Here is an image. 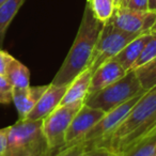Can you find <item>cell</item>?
Instances as JSON below:
<instances>
[{
    "label": "cell",
    "instance_id": "obj_29",
    "mask_svg": "<svg viewBox=\"0 0 156 156\" xmlns=\"http://www.w3.org/2000/svg\"><path fill=\"white\" fill-rule=\"evenodd\" d=\"M155 124H156V115H155V117H154V119H153V121H152V123L151 124H150V125H149V127H147V130H145V132L144 133H143V135H144L145 134V133H147V130H149L150 129V128H151L152 127V126H153V125H155ZM143 135H142V136H143ZM142 136H141V137H142ZM141 137H140V138H141ZM137 141V140H136Z\"/></svg>",
    "mask_w": 156,
    "mask_h": 156
},
{
    "label": "cell",
    "instance_id": "obj_28",
    "mask_svg": "<svg viewBox=\"0 0 156 156\" xmlns=\"http://www.w3.org/2000/svg\"><path fill=\"white\" fill-rule=\"evenodd\" d=\"M153 133H156V124H155V125L152 126V127L150 128V129L147 130V132L145 133V134L143 135V136H145V135H147V134H153ZM143 136H142V137H143ZM139 139H140V138H139Z\"/></svg>",
    "mask_w": 156,
    "mask_h": 156
},
{
    "label": "cell",
    "instance_id": "obj_1",
    "mask_svg": "<svg viewBox=\"0 0 156 156\" xmlns=\"http://www.w3.org/2000/svg\"><path fill=\"white\" fill-rule=\"evenodd\" d=\"M104 24L93 15L87 1L77 34L67 56L51 81L54 86L69 85L80 73L89 66L94 47Z\"/></svg>",
    "mask_w": 156,
    "mask_h": 156
},
{
    "label": "cell",
    "instance_id": "obj_19",
    "mask_svg": "<svg viewBox=\"0 0 156 156\" xmlns=\"http://www.w3.org/2000/svg\"><path fill=\"white\" fill-rule=\"evenodd\" d=\"M134 71L144 91H149L156 86V57Z\"/></svg>",
    "mask_w": 156,
    "mask_h": 156
},
{
    "label": "cell",
    "instance_id": "obj_10",
    "mask_svg": "<svg viewBox=\"0 0 156 156\" xmlns=\"http://www.w3.org/2000/svg\"><path fill=\"white\" fill-rule=\"evenodd\" d=\"M67 87L69 85L54 86L51 83L48 85L47 89L42 94L40 100L25 120H43L45 117H47L60 105Z\"/></svg>",
    "mask_w": 156,
    "mask_h": 156
},
{
    "label": "cell",
    "instance_id": "obj_5",
    "mask_svg": "<svg viewBox=\"0 0 156 156\" xmlns=\"http://www.w3.org/2000/svg\"><path fill=\"white\" fill-rule=\"evenodd\" d=\"M85 104L83 102L59 105L54 111L42 120V130L45 137L49 156L64 149L65 134L73 118Z\"/></svg>",
    "mask_w": 156,
    "mask_h": 156
},
{
    "label": "cell",
    "instance_id": "obj_2",
    "mask_svg": "<svg viewBox=\"0 0 156 156\" xmlns=\"http://www.w3.org/2000/svg\"><path fill=\"white\" fill-rule=\"evenodd\" d=\"M156 115V86L147 91L134 105L120 125L95 143L93 147H105L122 153L147 130Z\"/></svg>",
    "mask_w": 156,
    "mask_h": 156
},
{
    "label": "cell",
    "instance_id": "obj_20",
    "mask_svg": "<svg viewBox=\"0 0 156 156\" xmlns=\"http://www.w3.org/2000/svg\"><path fill=\"white\" fill-rule=\"evenodd\" d=\"M156 57V33H151V37L147 42V44L143 47L139 58L135 62L133 69H136L138 67L142 66L143 64L147 63Z\"/></svg>",
    "mask_w": 156,
    "mask_h": 156
},
{
    "label": "cell",
    "instance_id": "obj_25",
    "mask_svg": "<svg viewBox=\"0 0 156 156\" xmlns=\"http://www.w3.org/2000/svg\"><path fill=\"white\" fill-rule=\"evenodd\" d=\"M7 141H8V127L0 129V156H5L7 154Z\"/></svg>",
    "mask_w": 156,
    "mask_h": 156
},
{
    "label": "cell",
    "instance_id": "obj_30",
    "mask_svg": "<svg viewBox=\"0 0 156 156\" xmlns=\"http://www.w3.org/2000/svg\"><path fill=\"white\" fill-rule=\"evenodd\" d=\"M108 156H122V153H119V152H109Z\"/></svg>",
    "mask_w": 156,
    "mask_h": 156
},
{
    "label": "cell",
    "instance_id": "obj_34",
    "mask_svg": "<svg viewBox=\"0 0 156 156\" xmlns=\"http://www.w3.org/2000/svg\"><path fill=\"white\" fill-rule=\"evenodd\" d=\"M5 1H7V0H0V5H2V3L5 2Z\"/></svg>",
    "mask_w": 156,
    "mask_h": 156
},
{
    "label": "cell",
    "instance_id": "obj_23",
    "mask_svg": "<svg viewBox=\"0 0 156 156\" xmlns=\"http://www.w3.org/2000/svg\"><path fill=\"white\" fill-rule=\"evenodd\" d=\"M13 58L14 57H12L9 52L5 51V50L0 48V75L5 76L8 65H9V63L11 62Z\"/></svg>",
    "mask_w": 156,
    "mask_h": 156
},
{
    "label": "cell",
    "instance_id": "obj_31",
    "mask_svg": "<svg viewBox=\"0 0 156 156\" xmlns=\"http://www.w3.org/2000/svg\"><path fill=\"white\" fill-rule=\"evenodd\" d=\"M150 33H156V20H155V23H154L153 27L151 28V31H150Z\"/></svg>",
    "mask_w": 156,
    "mask_h": 156
},
{
    "label": "cell",
    "instance_id": "obj_9",
    "mask_svg": "<svg viewBox=\"0 0 156 156\" xmlns=\"http://www.w3.org/2000/svg\"><path fill=\"white\" fill-rule=\"evenodd\" d=\"M105 112L100 109L92 108L83 104L75 117L65 134V147H69L81 142L87 133L104 117Z\"/></svg>",
    "mask_w": 156,
    "mask_h": 156
},
{
    "label": "cell",
    "instance_id": "obj_35",
    "mask_svg": "<svg viewBox=\"0 0 156 156\" xmlns=\"http://www.w3.org/2000/svg\"><path fill=\"white\" fill-rule=\"evenodd\" d=\"M121 1H122V0H121ZM120 5H121V3H120Z\"/></svg>",
    "mask_w": 156,
    "mask_h": 156
},
{
    "label": "cell",
    "instance_id": "obj_24",
    "mask_svg": "<svg viewBox=\"0 0 156 156\" xmlns=\"http://www.w3.org/2000/svg\"><path fill=\"white\" fill-rule=\"evenodd\" d=\"M126 8L136 11H149V0H129Z\"/></svg>",
    "mask_w": 156,
    "mask_h": 156
},
{
    "label": "cell",
    "instance_id": "obj_27",
    "mask_svg": "<svg viewBox=\"0 0 156 156\" xmlns=\"http://www.w3.org/2000/svg\"><path fill=\"white\" fill-rule=\"evenodd\" d=\"M149 11L156 12V0H149Z\"/></svg>",
    "mask_w": 156,
    "mask_h": 156
},
{
    "label": "cell",
    "instance_id": "obj_21",
    "mask_svg": "<svg viewBox=\"0 0 156 156\" xmlns=\"http://www.w3.org/2000/svg\"><path fill=\"white\" fill-rule=\"evenodd\" d=\"M13 89L5 76L0 75V104L9 105L13 100Z\"/></svg>",
    "mask_w": 156,
    "mask_h": 156
},
{
    "label": "cell",
    "instance_id": "obj_12",
    "mask_svg": "<svg viewBox=\"0 0 156 156\" xmlns=\"http://www.w3.org/2000/svg\"><path fill=\"white\" fill-rule=\"evenodd\" d=\"M47 86H37V87L14 88L13 100L18 113V120H25L28 113L33 109L42 94L47 89Z\"/></svg>",
    "mask_w": 156,
    "mask_h": 156
},
{
    "label": "cell",
    "instance_id": "obj_13",
    "mask_svg": "<svg viewBox=\"0 0 156 156\" xmlns=\"http://www.w3.org/2000/svg\"><path fill=\"white\" fill-rule=\"evenodd\" d=\"M92 73L89 69H85L72 81L67 87L64 95L60 102V105L74 104V103L83 102L88 95V91L91 83Z\"/></svg>",
    "mask_w": 156,
    "mask_h": 156
},
{
    "label": "cell",
    "instance_id": "obj_4",
    "mask_svg": "<svg viewBox=\"0 0 156 156\" xmlns=\"http://www.w3.org/2000/svg\"><path fill=\"white\" fill-rule=\"evenodd\" d=\"M142 92L147 91L141 87L136 72L130 69L111 85L87 95L85 105L100 109L106 113Z\"/></svg>",
    "mask_w": 156,
    "mask_h": 156
},
{
    "label": "cell",
    "instance_id": "obj_15",
    "mask_svg": "<svg viewBox=\"0 0 156 156\" xmlns=\"http://www.w3.org/2000/svg\"><path fill=\"white\" fill-rule=\"evenodd\" d=\"M5 77L13 88H27L30 86V71L15 58L8 65Z\"/></svg>",
    "mask_w": 156,
    "mask_h": 156
},
{
    "label": "cell",
    "instance_id": "obj_18",
    "mask_svg": "<svg viewBox=\"0 0 156 156\" xmlns=\"http://www.w3.org/2000/svg\"><path fill=\"white\" fill-rule=\"evenodd\" d=\"M93 12V15L98 20L106 24L112 17L115 10L117 9L115 0H87Z\"/></svg>",
    "mask_w": 156,
    "mask_h": 156
},
{
    "label": "cell",
    "instance_id": "obj_14",
    "mask_svg": "<svg viewBox=\"0 0 156 156\" xmlns=\"http://www.w3.org/2000/svg\"><path fill=\"white\" fill-rule=\"evenodd\" d=\"M150 37H151V33H144V34H141L139 37H137L132 42H129L113 58V60L117 61L125 71L128 72L130 69H133L135 62L139 58L143 47L147 44V42L150 40Z\"/></svg>",
    "mask_w": 156,
    "mask_h": 156
},
{
    "label": "cell",
    "instance_id": "obj_33",
    "mask_svg": "<svg viewBox=\"0 0 156 156\" xmlns=\"http://www.w3.org/2000/svg\"><path fill=\"white\" fill-rule=\"evenodd\" d=\"M115 7L119 8L120 7V3H121V0H115Z\"/></svg>",
    "mask_w": 156,
    "mask_h": 156
},
{
    "label": "cell",
    "instance_id": "obj_3",
    "mask_svg": "<svg viewBox=\"0 0 156 156\" xmlns=\"http://www.w3.org/2000/svg\"><path fill=\"white\" fill-rule=\"evenodd\" d=\"M5 156H49L42 120H17L9 126Z\"/></svg>",
    "mask_w": 156,
    "mask_h": 156
},
{
    "label": "cell",
    "instance_id": "obj_8",
    "mask_svg": "<svg viewBox=\"0 0 156 156\" xmlns=\"http://www.w3.org/2000/svg\"><path fill=\"white\" fill-rule=\"evenodd\" d=\"M155 20L156 12L136 11L126 7H119L107 23L124 32L141 35L150 33Z\"/></svg>",
    "mask_w": 156,
    "mask_h": 156
},
{
    "label": "cell",
    "instance_id": "obj_11",
    "mask_svg": "<svg viewBox=\"0 0 156 156\" xmlns=\"http://www.w3.org/2000/svg\"><path fill=\"white\" fill-rule=\"evenodd\" d=\"M126 73H127V71H125L113 59L105 62L100 67H98L94 73H92L91 83H90L88 95L107 87V86L111 85L115 80L123 77Z\"/></svg>",
    "mask_w": 156,
    "mask_h": 156
},
{
    "label": "cell",
    "instance_id": "obj_26",
    "mask_svg": "<svg viewBox=\"0 0 156 156\" xmlns=\"http://www.w3.org/2000/svg\"><path fill=\"white\" fill-rule=\"evenodd\" d=\"M109 152L110 151L105 147H93L89 150L83 156H108Z\"/></svg>",
    "mask_w": 156,
    "mask_h": 156
},
{
    "label": "cell",
    "instance_id": "obj_6",
    "mask_svg": "<svg viewBox=\"0 0 156 156\" xmlns=\"http://www.w3.org/2000/svg\"><path fill=\"white\" fill-rule=\"evenodd\" d=\"M137 37L139 35L124 32L109 23L104 24L94 47L88 69L91 73H94L98 67L115 58L129 42Z\"/></svg>",
    "mask_w": 156,
    "mask_h": 156
},
{
    "label": "cell",
    "instance_id": "obj_16",
    "mask_svg": "<svg viewBox=\"0 0 156 156\" xmlns=\"http://www.w3.org/2000/svg\"><path fill=\"white\" fill-rule=\"evenodd\" d=\"M26 0H7L0 5V47L2 45L10 24Z\"/></svg>",
    "mask_w": 156,
    "mask_h": 156
},
{
    "label": "cell",
    "instance_id": "obj_7",
    "mask_svg": "<svg viewBox=\"0 0 156 156\" xmlns=\"http://www.w3.org/2000/svg\"><path fill=\"white\" fill-rule=\"evenodd\" d=\"M144 93L145 92L139 93L138 95L134 96L129 101L115 107V109L110 110L109 112L105 113L104 117L87 133V135L81 140V143H83L88 150L93 149V147L98 141H100L104 137L108 136L111 132H113L120 125V123L123 121L124 118L128 115L130 109L134 107V105L140 100V98Z\"/></svg>",
    "mask_w": 156,
    "mask_h": 156
},
{
    "label": "cell",
    "instance_id": "obj_22",
    "mask_svg": "<svg viewBox=\"0 0 156 156\" xmlns=\"http://www.w3.org/2000/svg\"><path fill=\"white\" fill-rule=\"evenodd\" d=\"M89 150L87 149L83 143L79 142L75 145H72L69 147H65V149L61 150L57 154L52 156H83Z\"/></svg>",
    "mask_w": 156,
    "mask_h": 156
},
{
    "label": "cell",
    "instance_id": "obj_32",
    "mask_svg": "<svg viewBox=\"0 0 156 156\" xmlns=\"http://www.w3.org/2000/svg\"><path fill=\"white\" fill-rule=\"evenodd\" d=\"M128 1H129V0H122L121 5H120V7H126V5H127V3H128Z\"/></svg>",
    "mask_w": 156,
    "mask_h": 156
},
{
    "label": "cell",
    "instance_id": "obj_17",
    "mask_svg": "<svg viewBox=\"0 0 156 156\" xmlns=\"http://www.w3.org/2000/svg\"><path fill=\"white\" fill-rule=\"evenodd\" d=\"M156 151V133L147 134L127 147L122 156H152Z\"/></svg>",
    "mask_w": 156,
    "mask_h": 156
}]
</instances>
